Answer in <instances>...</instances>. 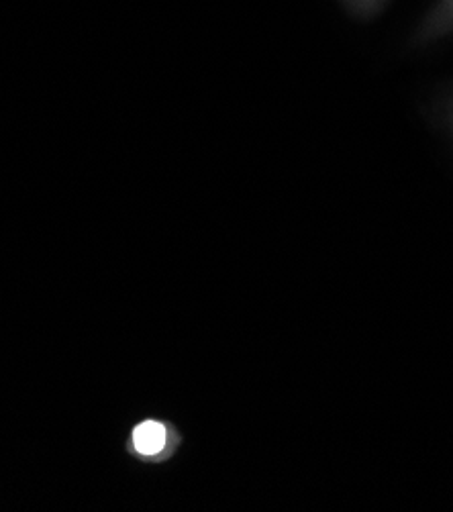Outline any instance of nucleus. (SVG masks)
<instances>
[{
    "label": "nucleus",
    "instance_id": "nucleus-1",
    "mask_svg": "<svg viewBox=\"0 0 453 512\" xmlns=\"http://www.w3.org/2000/svg\"><path fill=\"white\" fill-rule=\"evenodd\" d=\"M133 445L141 455H158L166 445V429L156 421H145L135 429Z\"/></svg>",
    "mask_w": 453,
    "mask_h": 512
}]
</instances>
